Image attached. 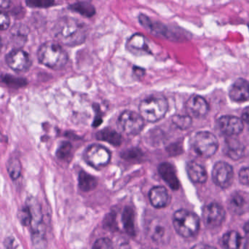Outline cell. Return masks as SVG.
Listing matches in <instances>:
<instances>
[{
  "label": "cell",
  "instance_id": "cell-20",
  "mask_svg": "<svg viewBox=\"0 0 249 249\" xmlns=\"http://www.w3.org/2000/svg\"><path fill=\"white\" fill-rule=\"evenodd\" d=\"M189 178L193 182L203 184L207 181L208 175L206 169L197 162L191 161L187 165Z\"/></svg>",
  "mask_w": 249,
  "mask_h": 249
},
{
  "label": "cell",
  "instance_id": "cell-42",
  "mask_svg": "<svg viewBox=\"0 0 249 249\" xmlns=\"http://www.w3.org/2000/svg\"><path fill=\"white\" fill-rule=\"evenodd\" d=\"M242 119L246 124H248L249 128V107L246 108L243 112Z\"/></svg>",
  "mask_w": 249,
  "mask_h": 249
},
{
  "label": "cell",
  "instance_id": "cell-41",
  "mask_svg": "<svg viewBox=\"0 0 249 249\" xmlns=\"http://www.w3.org/2000/svg\"><path fill=\"white\" fill-rule=\"evenodd\" d=\"M113 249H131L130 244L126 241H122L120 242L119 244H117L115 246V248L113 247Z\"/></svg>",
  "mask_w": 249,
  "mask_h": 249
},
{
  "label": "cell",
  "instance_id": "cell-34",
  "mask_svg": "<svg viewBox=\"0 0 249 249\" xmlns=\"http://www.w3.org/2000/svg\"><path fill=\"white\" fill-rule=\"evenodd\" d=\"M112 241L109 238H103L95 242L92 249H113Z\"/></svg>",
  "mask_w": 249,
  "mask_h": 249
},
{
  "label": "cell",
  "instance_id": "cell-5",
  "mask_svg": "<svg viewBox=\"0 0 249 249\" xmlns=\"http://www.w3.org/2000/svg\"><path fill=\"white\" fill-rule=\"evenodd\" d=\"M173 225L178 235L183 238H192L200 230V219L193 212L180 209L174 214Z\"/></svg>",
  "mask_w": 249,
  "mask_h": 249
},
{
  "label": "cell",
  "instance_id": "cell-45",
  "mask_svg": "<svg viewBox=\"0 0 249 249\" xmlns=\"http://www.w3.org/2000/svg\"><path fill=\"white\" fill-rule=\"evenodd\" d=\"M244 231H245L246 235L249 238V222H247L244 225Z\"/></svg>",
  "mask_w": 249,
  "mask_h": 249
},
{
  "label": "cell",
  "instance_id": "cell-23",
  "mask_svg": "<svg viewBox=\"0 0 249 249\" xmlns=\"http://www.w3.org/2000/svg\"><path fill=\"white\" fill-rule=\"evenodd\" d=\"M148 232L150 238L155 242L160 243L166 238L167 228L161 221H153L148 228Z\"/></svg>",
  "mask_w": 249,
  "mask_h": 249
},
{
  "label": "cell",
  "instance_id": "cell-16",
  "mask_svg": "<svg viewBox=\"0 0 249 249\" xmlns=\"http://www.w3.org/2000/svg\"><path fill=\"white\" fill-rule=\"evenodd\" d=\"M158 173L161 178L173 190H178L180 187V182L177 177L175 168L169 162H162L158 166Z\"/></svg>",
  "mask_w": 249,
  "mask_h": 249
},
{
  "label": "cell",
  "instance_id": "cell-24",
  "mask_svg": "<svg viewBox=\"0 0 249 249\" xmlns=\"http://www.w3.org/2000/svg\"><path fill=\"white\" fill-rule=\"evenodd\" d=\"M69 8L85 17L90 18L96 14V8L94 6L88 1H77L74 4H70Z\"/></svg>",
  "mask_w": 249,
  "mask_h": 249
},
{
  "label": "cell",
  "instance_id": "cell-36",
  "mask_svg": "<svg viewBox=\"0 0 249 249\" xmlns=\"http://www.w3.org/2000/svg\"><path fill=\"white\" fill-rule=\"evenodd\" d=\"M239 180L241 184L249 187V167H246L240 171Z\"/></svg>",
  "mask_w": 249,
  "mask_h": 249
},
{
  "label": "cell",
  "instance_id": "cell-27",
  "mask_svg": "<svg viewBox=\"0 0 249 249\" xmlns=\"http://www.w3.org/2000/svg\"><path fill=\"white\" fill-rule=\"evenodd\" d=\"M229 209L232 213L241 215L245 212L246 200L239 193H234L229 200Z\"/></svg>",
  "mask_w": 249,
  "mask_h": 249
},
{
  "label": "cell",
  "instance_id": "cell-3",
  "mask_svg": "<svg viewBox=\"0 0 249 249\" xmlns=\"http://www.w3.org/2000/svg\"><path fill=\"white\" fill-rule=\"evenodd\" d=\"M26 206L29 208L32 214L30 225L32 242L35 248L43 249L46 245V228L44 224L40 205L36 199L30 197L28 199Z\"/></svg>",
  "mask_w": 249,
  "mask_h": 249
},
{
  "label": "cell",
  "instance_id": "cell-18",
  "mask_svg": "<svg viewBox=\"0 0 249 249\" xmlns=\"http://www.w3.org/2000/svg\"><path fill=\"white\" fill-rule=\"evenodd\" d=\"M222 244L226 249H247L248 240L236 231L227 232L222 238Z\"/></svg>",
  "mask_w": 249,
  "mask_h": 249
},
{
  "label": "cell",
  "instance_id": "cell-9",
  "mask_svg": "<svg viewBox=\"0 0 249 249\" xmlns=\"http://www.w3.org/2000/svg\"><path fill=\"white\" fill-rule=\"evenodd\" d=\"M85 158L88 163L94 168L106 166L111 160L110 151L100 144H92L88 148L85 154Z\"/></svg>",
  "mask_w": 249,
  "mask_h": 249
},
{
  "label": "cell",
  "instance_id": "cell-15",
  "mask_svg": "<svg viewBox=\"0 0 249 249\" xmlns=\"http://www.w3.org/2000/svg\"><path fill=\"white\" fill-rule=\"evenodd\" d=\"M218 125L221 131L228 136H236L244 130L242 120L231 115H225L219 118Z\"/></svg>",
  "mask_w": 249,
  "mask_h": 249
},
{
  "label": "cell",
  "instance_id": "cell-12",
  "mask_svg": "<svg viewBox=\"0 0 249 249\" xmlns=\"http://www.w3.org/2000/svg\"><path fill=\"white\" fill-rule=\"evenodd\" d=\"M6 62L10 68L16 71H26L31 67L29 55L27 53L20 49L9 53L6 56Z\"/></svg>",
  "mask_w": 249,
  "mask_h": 249
},
{
  "label": "cell",
  "instance_id": "cell-7",
  "mask_svg": "<svg viewBox=\"0 0 249 249\" xmlns=\"http://www.w3.org/2000/svg\"><path fill=\"white\" fill-rule=\"evenodd\" d=\"M139 21L146 30L152 35L162 36L170 40H177L182 35L178 33L174 28L173 29L172 27H170L161 22L152 20L149 16L144 14L139 15Z\"/></svg>",
  "mask_w": 249,
  "mask_h": 249
},
{
  "label": "cell",
  "instance_id": "cell-10",
  "mask_svg": "<svg viewBox=\"0 0 249 249\" xmlns=\"http://www.w3.org/2000/svg\"><path fill=\"white\" fill-rule=\"evenodd\" d=\"M213 182L222 189L231 187L233 181V169L230 164L225 162H218L212 171Z\"/></svg>",
  "mask_w": 249,
  "mask_h": 249
},
{
  "label": "cell",
  "instance_id": "cell-33",
  "mask_svg": "<svg viewBox=\"0 0 249 249\" xmlns=\"http://www.w3.org/2000/svg\"><path fill=\"white\" fill-rule=\"evenodd\" d=\"M26 3L29 7L46 8L53 5L55 0H27Z\"/></svg>",
  "mask_w": 249,
  "mask_h": 249
},
{
  "label": "cell",
  "instance_id": "cell-8",
  "mask_svg": "<svg viewBox=\"0 0 249 249\" xmlns=\"http://www.w3.org/2000/svg\"><path fill=\"white\" fill-rule=\"evenodd\" d=\"M118 126L129 136L139 134L144 127V120L140 114L133 111H124L118 118Z\"/></svg>",
  "mask_w": 249,
  "mask_h": 249
},
{
  "label": "cell",
  "instance_id": "cell-30",
  "mask_svg": "<svg viewBox=\"0 0 249 249\" xmlns=\"http://www.w3.org/2000/svg\"><path fill=\"white\" fill-rule=\"evenodd\" d=\"M172 123L181 130H187L192 125V118L187 115H176L173 116Z\"/></svg>",
  "mask_w": 249,
  "mask_h": 249
},
{
  "label": "cell",
  "instance_id": "cell-19",
  "mask_svg": "<svg viewBox=\"0 0 249 249\" xmlns=\"http://www.w3.org/2000/svg\"><path fill=\"white\" fill-rule=\"evenodd\" d=\"M230 97L234 102H243L249 99V83L243 78L238 79L230 90Z\"/></svg>",
  "mask_w": 249,
  "mask_h": 249
},
{
  "label": "cell",
  "instance_id": "cell-21",
  "mask_svg": "<svg viewBox=\"0 0 249 249\" xmlns=\"http://www.w3.org/2000/svg\"><path fill=\"white\" fill-rule=\"evenodd\" d=\"M244 150H245V148H244V145L238 139L232 137H229L226 139L225 148V153L234 160H237L242 158Z\"/></svg>",
  "mask_w": 249,
  "mask_h": 249
},
{
  "label": "cell",
  "instance_id": "cell-6",
  "mask_svg": "<svg viewBox=\"0 0 249 249\" xmlns=\"http://www.w3.org/2000/svg\"><path fill=\"white\" fill-rule=\"evenodd\" d=\"M192 146L197 155L208 158L216 153L219 147V142L213 133L200 131L195 135L192 141Z\"/></svg>",
  "mask_w": 249,
  "mask_h": 249
},
{
  "label": "cell",
  "instance_id": "cell-29",
  "mask_svg": "<svg viewBox=\"0 0 249 249\" xmlns=\"http://www.w3.org/2000/svg\"><path fill=\"white\" fill-rule=\"evenodd\" d=\"M72 154V146L68 142H64L61 143L56 152V156L61 160L67 161L71 158Z\"/></svg>",
  "mask_w": 249,
  "mask_h": 249
},
{
  "label": "cell",
  "instance_id": "cell-25",
  "mask_svg": "<svg viewBox=\"0 0 249 249\" xmlns=\"http://www.w3.org/2000/svg\"><path fill=\"white\" fill-rule=\"evenodd\" d=\"M79 187L83 192H90L94 190L98 185L96 177L88 174L86 171H80L78 177Z\"/></svg>",
  "mask_w": 249,
  "mask_h": 249
},
{
  "label": "cell",
  "instance_id": "cell-31",
  "mask_svg": "<svg viewBox=\"0 0 249 249\" xmlns=\"http://www.w3.org/2000/svg\"><path fill=\"white\" fill-rule=\"evenodd\" d=\"M18 217L20 224L23 226L27 227L30 225L31 221H32V214H31L30 211L27 206H25L19 211Z\"/></svg>",
  "mask_w": 249,
  "mask_h": 249
},
{
  "label": "cell",
  "instance_id": "cell-22",
  "mask_svg": "<svg viewBox=\"0 0 249 249\" xmlns=\"http://www.w3.org/2000/svg\"><path fill=\"white\" fill-rule=\"evenodd\" d=\"M96 139L102 142H108L115 146H121L122 143V136L116 130L107 127L98 132L96 135Z\"/></svg>",
  "mask_w": 249,
  "mask_h": 249
},
{
  "label": "cell",
  "instance_id": "cell-43",
  "mask_svg": "<svg viewBox=\"0 0 249 249\" xmlns=\"http://www.w3.org/2000/svg\"><path fill=\"white\" fill-rule=\"evenodd\" d=\"M192 249H216L212 246L207 245V244H197V245L194 246Z\"/></svg>",
  "mask_w": 249,
  "mask_h": 249
},
{
  "label": "cell",
  "instance_id": "cell-37",
  "mask_svg": "<svg viewBox=\"0 0 249 249\" xmlns=\"http://www.w3.org/2000/svg\"><path fill=\"white\" fill-rule=\"evenodd\" d=\"M10 26V18L5 13L0 12V31L6 30Z\"/></svg>",
  "mask_w": 249,
  "mask_h": 249
},
{
  "label": "cell",
  "instance_id": "cell-44",
  "mask_svg": "<svg viewBox=\"0 0 249 249\" xmlns=\"http://www.w3.org/2000/svg\"><path fill=\"white\" fill-rule=\"evenodd\" d=\"M11 0H0V8L5 9L10 6Z\"/></svg>",
  "mask_w": 249,
  "mask_h": 249
},
{
  "label": "cell",
  "instance_id": "cell-26",
  "mask_svg": "<svg viewBox=\"0 0 249 249\" xmlns=\"http://www.w3.org/2000/svg\"><path fill=\"white\" fill-rule=\"evenodd\" d=\"M122 222L126 232L130 235H135V212L132 208H124L123 212Z\"/></svg>",
  "mask_w": 249,
  "mask_h": 249
},
{
  "label": "cell",
  "instance_id": "cell-4",
  "mask_svg": "<svg viewBox=\"0 0 249 249\" xmlns=\"http://www.w3.org/2000/svg\"><path fill=\"white\" fill-rule=\"evenodd\" d=\"M139 114L144 121L156 123L161 121L168 111V102L162 96H150L141 102Z\"/></svg>",
  "mask_w": 249,
  "mask_h": 249
},
{
  "label": "cell",
  "instance_id": "cell-1",
  "mask_svg": "<svg viewBox=\"0 0 249 249\" xmlns=\"http://www.w3.org/2000/svg\"><path fill=\"white\" fill-rule=\"evenodd\" d=\"M89 29L86 23L78 19L63 17L58 19L53 29L54 37L58 42L70 47L84 43Z\"/></svg>",
  "mask_w": 249,
  "mask_h": 249
},
{
  "label": "cell",
  "instance_id": "cell-17",
  "mask_svg": "<svg viewBox=\"0 0 249 249\" xmlns=\"http://www.w3.org/2000/svg\"><path fill=\"white\" fill-rule=\"evenodd\" d=\"M151 204L157 209H162L168 206L170 202L169 193L165 187L157 186L152 187L149 193Z\"/></svg>",
  "mask_w": 249,
  "mask_h": 249
},
{
  "label": "cell",
  "instance_id": "cell-40",
  "mask_svg": "<svg viewBox=\"0 0 249 249\" xmlns=\"http://www.w3.org/2000/svg\"><path fill=\"white\" fill-rule=\"evenodd\" d=\"M133 73L137 77H143L145 74V71L143 69L139 67H133Z\"/></svg>",
  "mask_w": 249,
  "mask_h": 249
},
{
  "label": "cell",
  "instance_id": "cell-28",
  "mask_svg": "<svg viewBox=\"0 0 249 249\" xmlns=\"http://www.w3.org/2000/svg\"><path fill=\"white\" fill-rule=\"evenodd\" d=\"M7 171L10 178L16 180L19 178L21 174V164L18 158H11L7 163Z\"/></svg>",
  "mask_w": 249,
  "mask_h": 249
},
{
  "label": "cell",
  "instance_id": "cell-38",
  "mask_svg": "<svg viewBox=\"0 0 249 249\" xmlns=\"http://www.w3.org/2000/svg\"><path fill=\"white\" fill-rule=\"evenodd\" d=\"M167 152L171 156H174V155H179L180 153H181L182 148L178 143H174L167 147Z\"/></svg>",
  "mask_w": 249,
  "mask_h": 249
},
{
  "label": "cell",
  "instance_id": "cell-13",
  "mask_svg": "<svg viewBox=\"0 0 249 249\" xmlns=\"http://www.w3.org/2000/svg\"><path fill=\"white\" fill-rule=\"evenodd\" d=\"M186 111L191 118H204L209 112V105L204 98L193 95L186 102Z\"/></svg>",
  "mask_w": 249,
  "mask_h": 249
},
{
  "label": "cell",
  "instance_id": "cell-11",
  "mask_svg": "<svg viewBox=\"0 0 249 249\" xmlns=\"http://www.w3.org/2000/svg\"><path fill=\"white\" fill-rule=\"evenodd\" d=\"M225 209L219 203H212L205 206L203 210V219L209 228H218L225 221Z\"/></svg>",
  "mask_w": 249,
  "mask_h": 249
},
{
  "label": "cell",
  "instance_id": "cell-35",
  "mask_svg": "<svg viewBox=\"0 0 249 249\" xmlns=\"http://www.w3.org/2000/svg\"><path fill=\"white\" fill-rule=\"evenodd\" d=\"M4 83H7V85H10V86L13 87H22L23 85L26 84V82L22 79L16 78V77H13V76H9V77H5L4 78Z\"/></svg>",
  "mask_w": 249,
  "mask_h": 249
},
{
  "label": "cell",
  "instance_id": "cell-32",
  "mask_svg": "<svg viewBox=\"0 0 249 249\" xmlns=\"http://www.w3.org/2000/svg\"><path fill=\"white\" fill-rule=\"evenodd\" d=\"M142 155H143L140 149L134 148V149L124 151L121 156L127 160H137L142 159Z\"/></svg>",
  "mask_w": 249,
  "mask_h": 249
},
{
  "label": "cell",
  "instance_id": "cell-46",
  "mask_svg": "<svg viewBox=\"0 0 249 249\" xmlns=\"http://www.w3.org/2000/svg\"><path fill=\"white\" fill-rule=\"evenodd\" d=\"M1 39H0V49H1Z\"/></svg>",
  "mask_w": 249,
  "mask_h": 249
},
{
  "label": "cell",
  "instance_id": "cell-14",
  "mask_svg": "<svg viewBox=\"0 0 249 249\" xmlns=\"http://www.w3.org/2000/svg\"><path fill=\"white\" fill-rule=\"evenodd\" d=\"M126 48L135 55H145L152 54L147 39L142 34H134L126 42Z\"/></svg>",
  "mask_w": 249,
  "mask_h": 249
},
{
  "label": "cell",
  "instance_id": "cell-2",
  "mask_svg": "<svg viewBox=\"0 0 249 249\" xmlns=\"http://www.w3.org/2000/svg\"><path fill=\"white\" fill-rule=\"evenodd\" d=\"M37 55L41 64L54 70L64 68L68 62V54L57 42H48L43 44L39 48Z\"/></svg>",
  "mask_w": 249,
  "mask_h": 249
},
{
  "label": "cell",
  "instance_id": "cell-39",
  "mask_svg": "<svg viewBox=\"0 0 249 249\" xmlns=\"http://www.w3.org/2000/svg\"><path fill=\"white\" fill-rule=\"evenodd\" d=\"M4 247L7 249H15L17 247L16 241L13 238H7L4 241Z\"/></svg>",
  "mask_w": 249,
  "mask_h": 249
}]
</instances>
